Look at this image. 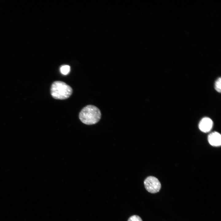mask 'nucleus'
I'll return each instance as SVG.
<instances>
[{"label": "nucleus", "mask_w": 221, "mask_h": 221, "mask_svg": "<svg viewBox=\"0 0 221 221\" xmlns=\"http://www.w3.org/2000/svg\"><path fill=\"white\" fill-rule=\"evenodd\" d=\"M101 114L99 108L89 105L83 107L79 114L80 120L84 124L91 125L97 123L101 119Z\"/></svg>", "instance_id": "obj_1"}, {"label": "nucleus", "mask_w": 221, "mask_h": 221, "mask_svg": "<svg viewBox=\"0 0 221 221\" xmlns=\"http://www.w3.org/2000/svg\"><path fill=\"white\" fill-rule=\"evenodd\" d=\"M61 73L64 75H67L69 73L70 71V67L68 65L62 66L60 68Z\"/></svg>", "instance_id": "obj_6"}, {"label": "nucleus", "mask_w": 221, "mask_h": 221, "mask_svg": "<svg viewBox=\"0 0 221 221\" xmlns=\"http://www.w3.org/2000/svg\"><path fill=\"white\" fill-rule=\"evenodd\" d=\"M72 89L64 82L57 81L52 84L50 93L52 97L56 99L64 100L69 98L72 93Z\"/></svg>", "instance_id": "obj_2"}, {"label": "nucleus", "mask_w": 221, "mask_h": 221, "mask_svg": "<svg viewBox=\"0 0 221 221\" xmlns=\"http://www.w3.org/2000/svg\"><path fill=\"white\" fill-rule=\"evenodd\" d=\"M221 79L219 77L216 80L215 84V88L217 92H221Z\"/></svg>", "instance_id": "obj_7"}, {"label": "nucleus", "mask_w": 221, "mask_h": 221, "mask_svg": "<svg viewBox=\"0 0 221 221\" xmlns=\"http://www.w3.org/2000/svg\"><path fill=\"white\" fill-rule=\"evenodd\" d=\"M144 184L146 189L151 193L158 192L161 188V183L159 180L153 176H149L144 180Z\"/></svg>", "instance_id": "obj_3"}, {"label": "nucleus", "mask_w": 221, "mask_h": 221, "mask_svg": "<svg viewBox=\"0 0 221 221\" xmlns=\"http://www.w3.org/2000/svg\"><path fill=\"white\" fill-rule=\"evenodd\" d=\"M208 140L210 144L213 146H218L221 145V135L217 132L210 133L208 136Z\"/></svg>", "instance_id": "obj_5"}, {"label": "nucleus", "mask_w": 221, "mask_h": 221, "mask_svg": "<svg viewBox=\"0 0 221 221\" xmlns=\"http://www.w3.org/2000/svg\"><path fill=\"white\" fill-rule=\"evenodd\" d=\"M213 122L211 119L208 117L203 118L200 121L199 127L203 132L206 133L210 131L212 128Z\"/></svg>", "instance_id": "obj_4"}, {"label": "nucleus", "mask_w": 221, "mask_h": 221, "mask_svg": "<svg viewBox=\"0 0 221 221\" xmlns=\"http://www.w3.org/2000/svg\"><path fill=\"white\" fill-rule=\"evenodd\" d=\"M128 221H142L141 218L139 216L134 215L130 216Z\"/></svg>", "instance_id": "obj_8"}]
</instances>
